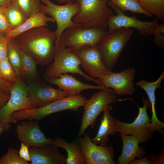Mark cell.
<instances>
[{
  "instance_id": "obj_37",
  "label": "cell",
  "mask_w": 164,
  "mask_h": 164,
  "mask_svg": "<svg viewBox=\"0 0 164 164\" xmlns=\"http://www.w3.org/2000/svg\"><path fill=\"white\" fill-rule=\"evenodd\" d=\"M10 96L9 92H7L0 88V108L6 103Z\"/></svg>"
},
{
  "instance_id": "obj_39",
  "label": "cell",
  "mask_w": 164,
  "mask_h": 164,
  "mask_svg": "<svg viewBox=\"0 0 164 164\" xmlns=\"http://www.w3.org/2000/svg\"><path fill=\"white\" fill-rule=\"evenodd\" d=\"M149 156L140 159H134L131 162L130 164H150L148 159Z\"/></svg>"
},
{
  "instance_id": "obj_30",
  "label": "cell",
  "mask_w": 164,
  "mask_h": 164,
  "mask_svg": "<svg viewBox=\"0 0 164 164\" xmlns=\"http://www.w3.org/2000/svg\"><path fill=\"white\" fill-rule=\"evenodd\" d=\"M0 77L12 84L18 77L7 57L0 60Z\"/></svg>"
},
{
  "instance_id": "obj_23",
  "label": "cell",
  "mask_w": 164,
  "mask_h": 164,
  "mask_svg": "<svg viewBox=\"0 0 164 164\" xmlns=\"http://www.w3.org/2000/svg\"><path fill=\"white\" fill-rule=\"evenodd\" d=\"M57 148H61L67 152V164H86L85 157L76 139L68 142L64 139L57 137L53 140V145Z\"/></svg>"
},
{
  "instance_id": "obj_12",
  "label": "cell",
  "mask_w": 164,
  "mask_h": 164,
  "mask_svg": "<svg viewBox=\"0 0 164 164\" xmlns=\"http://www.w3.org/2000/svg\"><path fill=\"white\" fill-rule=\"evenodd\" d=\"M76 139L80 145L86 164L117 163L114 160V153L112 145H97L92 142L89 134L86 132L82 136Z\"/></svg>"
},
{
  "instance_id": "obj_34",
  "label": "cell",
  "mask_w": 164,
  "mask_h": 164,
  "mask_svg": "<svg viewBox=\"0 0 164 164\" xmlns=\"http://www.w3.org/2000/svg\"><path fill=\"white\" fill-rule=\"evenodd\" d=\"M10 39V38L5 36L0 39V60L7 57Z\"/></svg>"
},
{
  "instance_id": "obj_3",
  "label": "cell",
  "mask_w": 164,
  "mask_h": 164,
  "mask_svg": "<svg viewBox=\"0 0 164 164\" xmlns=\"http://www.w3.org/2000/svg\"><path fill=\"white\" fill-rule=\"evenodd\" d=\"M108 0H76L79 9L73 19L74 22L84 28L97 27L108 28L114 14L107 6Z\"/></svg>"
},
{
  "instance_id": "obj_5",
  "label": "cell",
  "mask_w": 164,
  "mask_h": 164,
  "mask_svg": "<svg viewBox=\"0 0 164 164\" xmlns=\"http://www.w3.org/2000/svg\"><path fill=\"white\" fill-rule=\"evenodd\" d=\"M133 33V31L130 28L117 29L108 33L97 46L102 61L108 70L112 71Z\"/></svg>"
},
{
  "instance_id": "obj_19",
  "label": "cell",
  "mask_w": 164,
  "mask_h": 164,
  "mask_svg": "<svg viewBox=\"0 0 164 164\" xmlns=\"http://www.w3.org/2000/svg\"><path fill=\"white\" fill-rule=\"evenodd\" d=\"M46 80L47 83L57 86L59 89L68 92L73 96L80 94L81 91L85 90L107 89L102 85H94L84 83L67 73L63 74L58 78Z\"/></svg>"
},
{
  "instance_id": "obj_27",
  "label": "cell",
  "mask_w": 164,
  "mask_h": 164,
  "mask_svg": "<svg viewBox=\"0 0 164 164\" xmlns=\"http://www.w3.org/2000/svg\"><path fill=\"white\" fill-rule=\"evenodd\" d=\"M145 10L162 21H164V0H138Z\"/></svg>"
},
{
  "instance_id": "obj_13",
  "label": "cell",
  "mask_w": 164,
  "mask_h": 164,
  "mask_svg": "<svg viewBox=\"0 0 164 164\" xmlns=\"http://www.w3.org/2000/svg\"><path fill=\"white\" fill-rule=\"evenodd\" d=\"M27 96L33 108L45 106L59 99L73 96L39 81L26 85Z\"/></svg>"
},
{
  "instance_id": "obj_41",
  "label": "cell",
  "mask_w": 164,
  "mask_h": 164,
  "mask_svg": "<svg viewBox=\"0 0 164 164\" xmlns=\"http://www.w3.org/2000/svg\"><path fill=\"white\" fill-rule=\"evenodd\" d=\"M56 1L60 3H67L69 2H75L76 0H56Z\"/></svg>"
},
{
  "instance_id": "obj_9",
  "label": "cell",
  "mask_w": 164,
  "mask_h": 164,
  "mask_svg": "<svg viewBox=\"0 0 164 164\" xmlns=\"http://www.w3.org/2000/svg\"><path fill=\"white\" fill-rule=\"evenodd\" d=\"M41 11L52 17L56 24V45L64 30L68 28L81 25L74 22L72 18L79 9V5L75 2H69L63 5H56L50 0H41Z\"/></svg>"
},
{
  "instance_id": "obj_29",
  "label": "cell",
  "mask_w": 164,
  "mask_h": 164,
  "mask_svg": "<svg viewBox=\"0 0 164 164\" xmlns=\"http://www.w3.org/2000/svg\"><path fill=\"white\" fill-rule=\"evenodd\" d=\"M29 17L41 11V0H13Z\"/></svg>"
},
{
  "instance_id": "obj_2",
  "label": "cell",
  "mask_w": 164,
  "mask_h": 164,
  "mask_svg": "<svg viewBox=\"0 0 164 164\" xmlns=\"http://www.w3.org/2000/svg\"><path fill=\"white\" fill-rule=\"evenodd\" d=\"M80 62L75 51L70 47L58 44L55 46L53 61L49 64L44 73L46 80L59 77L64 74L76 73L87 80L102 85L101 81L92 78L82 71L80 67Z\"/></svg>"
},
{
  "instance_id": "obj_8",
  "label": "cell",
  "mask_w": 164,
  "mask_h": 164,
  "mask_svg": "<svg viewBox=\"0 0 164 164\" xmlns=\"http://www.w3.org/2000/svg\"><path fill=\"white\" fill-rule=\"evenodd\" d=\"M117 101L114 91L110 88L101 90L87 99L83 106L84 112L80 130L76 138L82 136L88 127L93 128L95 120L100 113L109 104Z\"/></svg>"
},
{
  "instance_id": "obj_33",
  "label": "cell",
  "mask_w": 164,
  "mask_h": 164,
  "mask_svg": "<svg viewBox=\"0 0 164 164\" xmlns=\"http://www.w3.org/2000/svg\"><path fill=\"white\" fill-rule=\"evenodd\" d=\"M12 29L6 17L4 8L0 7V33L6 36Z\"/></svg>"
},
{
  "instance_id": "obj_4",
  "label": "cell",
  "mask_w": 164,
  "mask_h": 164,
  "mask_svg": "<svg viewBox=\"0 0 164 164\" xmlns=\"http://www.w3.org/2000/svg\"><path fill=\"white\" fill-rule=\"evenodd\" d=\"M108 34V28L94 27L84 28L81 25L70 27L62 33L58 44L77 51L87 46H97Z\"/></svg>"
},
{
  "instance_id": "obj_17",
  "label": "cell",
  "mask_w": 164,
  "mask_h": 164,
  "mask_svg": "<svg viewBox=\"0 0 164 164\" xmlns=\"http://www.w3.org/2000/svg\"><path fill=\"white\" fill-rule=\"evenodd\" d=\"M164 79V71L162 72L159 78L155 81H147L142 79L136 83L137 87L143 90L146 93L149 99L152 109V116L151 119L150 125L151 130L154 132L157 131L162 134L164 130V123L157 118L155 111V91L156 89L161 87V83Z\"/></svg>"
},
{
  "instance_id": "obj_1",
  "label": "cell",
  "mask_w": 164,
  "mask_h": 164,
  "mask_svg": "<svg viewBox=\"0 0 164 164\" xmlns=\"http://www.w3.org/2000/svg\"><path fill=\"white\" fill-rule=\"evenodd\" d=\"M14 38L18 45L33 58L37 65L44 66L53 61L56 39V31L44 26L37 27Z\"/></svg>"
},
{
  "instance_id": "obj_31",
  "label": "cell",
  "mask_w": 164,
  "mask_h": 164,
  "mask_svg": "<svg viewBox=\"0 0 164 164\" xmlns=\"http://www.w3.org/2000/svg\"><path fill=\"white\" fill-rule=\"evenodd\" d=\"M20 157L18 151L14 148H9L6 154L0 157V164H29Z\"/></svg>"
},
{
  "instance_id": "obj_14",
  "label": "cell",
  "mask_w": 164,
  "mask_h": 164,
  "mask_svg": "<svg viewBox=\"0 0 164 164\" xmlns=\"http://www.w3.org/2000/svg\"><path fill=\"white\" fill-rule=\"evenodd\" d=\"M84 70L91 77L100 80L111 72L105 67L97 46H87L75 51Z\"/></svg>"
},
{
  "instance_id": "obj_16",
  "label": "cell",
  "mask_w": 164,
  "mask_h": 164,
  "mask_svg": "<svg viewBox=\"0 0 164 164\" xmlns=\"http://www.w3.org/2000/svg\"><path fill=\"white\" fill-rule=\"evenodd\" d=\"M39 127L38 121L29 120L22 122L16 126L18 138L29 147L52 145L54 139L46 138Z\"/></svg>"
},
{
  "instance_id": "obj_42",
  "label": "cell",
  "mask_w": 164,
  "mask_h": 164,
  "mask_svg": "<svg viewBox=\"0 0 164 164\" xmlns=\"http://www.w3.org/2000/svg\"><path fill=\"white\" fill-rule=\"evenodd\" d=\"M5 131L3 127L0 124V135Z\"/></svg>"
},
{
  "instance_id": "obj_24",
  "label": "cell",
  "mask_w": 164,
  "mask_h": 164,
  "mask_svg": "<svg viewBox=\"0 0 164 164\" xmlns=\"http://www.w3.org/2000/svg\"><path fill=\"white\" fill-rule=\"evenodd\" d=\"M48 22H55L52 17L46 16L41 11L28 17L21 25L11 30L5 36L9 38H14L28 30L37 27H46L48 26Z\"/></svg>"
},
{
  "instance_id": "obj_43",
  "label": "cell",
  "mask_w": 164,
  "mask_h": 164,
  "mask_svg": "<svg viewBox=\"0 0 164 164\" xmlns=\"http://www.w3.org/2000/svg\"><path fill=\"white\" fill-rule=\"evenodd\" d=\"M5 36L4 35L0 33V39Z\"/></svg>"
},
{
  "instance_id": "obj_18",
  "label": "cell",
  "mask_w": 164,
  "mask_h": 164,
  "mask_svg": "<svg viewBox=\"0 0 164 164\" xmlns=\"http://www.w3.org/2000/svg\"><path fill=\"white\" fill-rule=\"evenodd\" d=\"M31 164H66V158L53 145L29 148Z\"/></svg>"
},
{
  "instance_id": "obj_25",
  "label": "cell",
  "mask_w": 164,
  "mask_h": 164,
  "mask_svg": "<svg viewBox=\"0 0 164 164\" xmlns=\"http://www.w3.org/2000/svg\"><path fill=\"white\" fill-rule=\"evenodd\" d=\"M4 9L7 18L13 29L19 26L28 17L13 0Z\"/></svg>"
},
{
  "instance_id": "obj_32",
  "label": "cell",
  "mask_w": 164,
  "mask_h": 164,
  "mask_svg": "<svg viewBox=\"0 0 164 164\" xmlns=\"http://www.w3.org/2000/svg\"><path fill=\"white\" fill-rule=\"evenodd\" d=\"M154 35V42L158 47H164V24H158L155 28L153 34Z\"/></svg>"
},
{
  "instance_id": "obj_40",
  "label": "cell",
  "mask_w": 164,
  "mask_h": 164,
  "mask_svg": "<svg viewBox=\"0 0 164 164\" xmlns=\"http://www.w3.org/2000/svg\"><path fill=\"white\" fill-rule=\"evenodd\" d=\"M12 0H0V7L5 8Z\"/></svg>"
},
{
  "instance_id": "obj_6",
  "label": "cell",
  "mask_w": 164,
  "mask_h": 164,
  "mask_svg": "<svg viewBox=\"0 0 164 164\" xmlns=\"http://www.w3.org/2000/svg\"><path fill=\"white\" fill-rule=\"evenodd\" d=\"M87 100L85 97L80 94L69 96L40 108L15 111L12 114V116L17 121H38L50 114L64 110L78 111L79 108L83 106Z\"/></svg>"
},
{
  "instance_id": "obj_20",
  "label": "cell",
  "mask_w": 164,
  "mask_h": 164,
  "mask_svg": "<svg viewBox=\"0 0 164 164\" xmlns=\"http://www.w3.org/2000/svg\"><path fill=\"white\" fill-rule=\"evenodd\" d=\"M123 147L121 154L118 157V164H130L132 160L137 158L143 157L145 151L143 147L139 145L140 141L135 136L120 134Z\"/></svg>"
},
{
  "instance_id": "obj_21",
  "label": "cell",
  "mask_w": 164,
  "mask_h": 164,
  "mask_svg": "<svg viewBox=\"0 0 164 164\" xmlns=\"http://www.w3.org/2000/svg\"><path fill=\"white\" fill-rule=\"evenodd\" d=\"M113 107L108 105L103 111V116L101 119V124L95 136L91 139L94 144H100L102 146L107 145L109 140V135H114L116 132L117 125L115 119L110 115Z\"/></svg>"
},
{
  "instance_id": "obj_7",
  "label": "cell",
  "mask_w": 164,
  "mask_h": 164,
  "mask_svg": "<svg viewBox=\"0 0 164 164\" xmlns=\"http://www.w3.org/2000/svg\"><path fill=\"white\" fill-rule=\"evenodd\" d=\"M10 96L6 103L0 108V124L8 131L10 124L17 121L12 117L16 111L33 109L27 96L26 84L21 78L17 77L10 91Z\"/></svg>"
},
{
  "instance_id": "obj_26",
  "label": "cell",
  "mask_w": 164,
  "mask_h": 164,
  "mask_svg": "<svg viewBox=\"0 0 164 164\" xmlns=\"http://www.w3.org/2000/svg\"><path fill=\"white\" fill-rule=\"evenodd\" d=\"M119 8L122 12L130 11L133 13L142 14L148 17L152 14L144 9L138 0H108Z\"/></svg>"
},
{
  "instance_id": "obj_36",
  "label": "cell",
  "mask_w": 164,
  "mask_h": 164,
  "mask_svg": "<svg viewBox=\"0 0 164 164\" xmlns=\"http://www.w3.org/2000/svg\"><path fill=\"white\" fill-rule=\"evenodd\" d=\"M148 159L150 164H164L163 151L158 155H151Z\"/></svg>"
},
{
  "instance_id": "obj_10",
  "label": "cell",
  "mask_w": 164,
  "mask_h": 164,
  "mask_svg": "<svg viewBox=\"0 0 164 164\" xmlns=\"http://www.w3.org/2000/svg\"><path fill=\"white\" fill-rule=\"evenodd\" d=\"M143 106L138 107L139 112L136 118L132 123H126L115 119L117 125L116 132L125 135L135 136L140 143H145L153 135V132L151 129V119L148 115L147 109L151 105L150 102L144 97L142 98Z\"/></svg>"
},
{
  "instance_id": "obj_15",
  "label": "cell",
  "mask_w": 164,
  "mask_h": 164,
  "mask_svg": "<svg viewBox=\"0 0 164 164\" xmlns=\"http://www.w3.org/2000/svg\"><path fill=\"white\" fill-rule=\"evenodd\" d=\"M135 73L133 67L118 73L112 71L102 79V85L106 88L113 89L115 95H132L135 90L133 82Z\"/></svg>"
},
{
  "instance_id": "obj_11",
  "label": "cell",
  "mask_w": 164,
  "mask_h": 164,
  "mask_svg": "<svg viewBox=\"0 0 164 164\" xmlns=\"http://www.w3.org/2000/svg\"><path fill=\"white\" fill-rule=\"evenodd\" d=\"M108 5L110 6L116 12L110 19L108 25V32L122 27L132 28L136 29L142 36L152 35L159 24L156 18L150 21H142L138 19L136 15L128 16L125 15L119 8L108 1Z\"/></svg>"
},
{
  "instance_id": "obj_22",
  "label": "cell",
  "mask_w": 164,
  "mask_h": 164,
  "mask_svg": "<svg viewBox=\"0 0 164 164\" xmlns=\"http://www.w3.org/2000/svg\"><path fill=\"white\" fill-rule=\"evenodd\" d=\"M19 46L22 79L26 85L40 81L37 63L28 53Z\"/></svg>"
},
{
  "instance_id": "obj_38",
  "label": "cell",
  "mask_w": 164,
  "mask_h": 164,
  "mask_svg": "<svg viewBox=\"0 0 164 164\" xmlns=\"http://www.w3.org/2000/svg\"><path fill=\"white\" fill-rule=\"evenodd\" d=\"M13 84L3 79L0 77V88L10 93V89Z\"/></svg>"
},
{
  "instance_id": "obj_35",
  "label": "cell",
  "mask_w": 164,
  "mask_h": 164,
  "mask_svg": "<svg viewBox=\"0 0 164 164\" xmlns=\"http://www.w3.org/2000/svg\"><path fill=\"white\" fill-rule=\"evenodd\" d=\"M29 148V147L27 145L21 142L20 148L18 151L19 157L27 162L31 161Z\"/></svg>"
},
{
  "instance_id": "obj_28",
  "label": "cell",
  "mask_w": 164,
  "mask_h": 164,
  "mask_svg": "<svg viewBox=\"0 0 164 164\" xmlns=\"http://www.w3.org/2000/svg\"><path fill=\"white\" fill-rule=\"evenodd\" d=\"M7 57L18 77H21L20 59L19 46L14 38L10 39L8 44Z\"/></svg>"
}]
</instances>
